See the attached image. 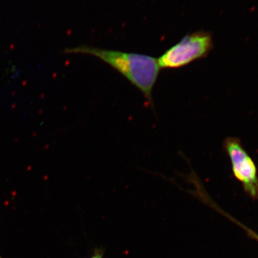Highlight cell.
<instances>
[{"label": "cell", "instance_id": "2", "mask_svg": "<svg viewBox=\"0 0 258 258\" xmlns=\"http://www.w3.org/2000/svg\"><path fill=\"white\" fill-rule=\"evenodd\" d=\"M213 49L212 34L200 31L188 34L157 59L160 69H177L205 58Z\"/></svg>", "mask_w": 258, "mask_h": 258}, {"label": "cell", "instance_id": "6", "mask_svg": "<svg viewBox=\"0 0 258 258\" xmlns=\"http://www.w3.org/2000/svg\"><path fill=\"white\" fill-rule=\"evenodd\" d=\"M0 258H4V257H2L1 255H0Z\"/></svg>", "mask_w": 258, "mask_h": 258}, {"label": "cell", "instance_id": "5", "mask_svg": "<svg viewBox=\"0 0 258 258\" xmlns=\"http://www.w3.org/2000/svg\"><path fill=\"white\" fill-rule=\"evenodd\" d=\"M247 232H248L249 235L252 236V237H254V239H256V240L258 241V235H257V234L254 233V232H252V231L249 230V229H247Z\"/></svg>", "mask_w": 258, "mask_h": 258}, {"label": "cell", "instance_id": "4", "mask_svg": "<svg viewBox=\"0 0 258 258\" xmlns=\"http://www.w3.org/2000/svg\"><path fill=\"white\" fill-rule=\"evenodd\" d=\"M103 254H104V252H103L102 249H96V250L94 251V253H93V255L90 258H103Z\"/></svg>", "mask_w": 258, "mask_h": 258}, {"label": "cell", "instance_id": "3", "mask_svg": "<svg viewBox=\"0 0 258 258\" xmlns=\"http://www.w3.org/2000/svg\"><path fill=\"white\" fill-rule=\"evenodd\" d=\"M223 149L230 158L236 179L242 183L246 192L252 198H258L257 166L240 139L228 137L224 141Z\"/></svg>", "mask_w": 258, "mask_h": 258}, {"label": "cell", "instance_id": "1", "mask_svg": "<svg viewBox=\"0 0 258 258\" xmlns=\"http://www.w3.org/2000/svg\"><path fill=\"white\" fill-rule=\"evenodd\" d=\"M64 53L85 54L94 56L119 73L139 89L153 104L152 92L160 72L157 58L143 54L81 46L66 48Z\"/></svg>", "mask_w": 258, "mask_h": 258}]
</instances>
